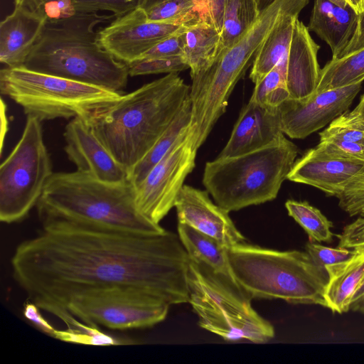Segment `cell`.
<instances>
[{
  "mask_svg": "<svg viewBox=\"0 0 364 364\" xmlns=\"http://www.w3.org/2000/svg\"><path fill=\"white\" fill-rule=\"evenodd\" d=\"M317 147L324 152L336 156L364 161V145L363 144L327 139L320 140Z\"/></svg>",
  "mask_w": 364,
  "mask_h": 364,
  "instance_id": "obj_40",
  "label": "cell"
},
{
  "mask_svg": "<svg viewBox=\"0 0 364 364\" xmlns=\"http://www.w3.org/2000/svg\"><path fill=\"white\" fill-rule=\"evenodd\" d=\"M275 0H256L259 11L261 12L269 5H271Z\"/></svg>",
  "mask_w": 364,
  "mask_h": 364,
  "instance_id": "obj_50",
  "label": "cell"
},
{
  "mask_svg": "<svg viewBox=\"0 0 364 364\" xmlns=\"http://www.w3.org/2000/svg\"><path fill=\"white\" fill-rule=\"evenodd\" d=\"M301 10L283 14L259 48L250 74L255 84L288 55L294 23Z\"/></svg>",
  "mask_w": 364,
  "mask_h": 364,
  "instance_id": "obj_23",
  "label": "cell"
},
{
  "mask_svg": "<svg viewBox=\"0 0 364 364\" xmlns=\"http://www.w3.org/2000/svg\"><path fill=\"white\" fill-rule=\"evenodd\" d=\"M229 0H197L198 12L204 21L211 23L220 31L223 14Z\"/></svg>",
  "mask_w": 364,
  "mask_h": 364,
  "instance_id": "obj_42",
  "label": "cell"
},
{
  "mask_svg": "<svg viewBox=\"0 0 364 364\" xmlns=\"http://www.w3.org/2000/svg\"><path fill=\"white\" fill-rule=\"evenodd\" d=\"M363 145H364V141H363Z\"/></svg>",
  "mask_w": 364,
  "mask_h": 364,
  "instance_id": "obj_53",
  "label": "cell"
},
{
  "mask_svg": "<svg viewBox=\"0 0 364 364\" xmlns=\"http://www.w3.org/2000/svg\"><path fill=\"white\" fill-rule=\"evenodd\" d=\"M338 198L340 208L350 216H364V167Z\"/></svg>",
  "mask_w": 364,
  "mask_h": 364,
  "instance_id": "obj_36",
  "label": "cell"
},
{
  "mask_svg": "<svg viewBox=\"0 0 364 364\" xmlns=\"http://www.w3.org/2000/svg\"><path fill=\"white\" fill-rule=\"evenodd\" d=\"M164 1L165 0H139L138 6L144 9V10H147Z\"/></svg>",
  "mask_w": 364,
  "mask_h": 364,
  "instance_id": "obj_47",
  "label": "cell"
},
{
  "mask_svg": "<svg viewBox=\"0 0 364 364\" xmlns=\"http://www.w3.org/2000/svg\"><path fill=\"white\" fill-rule=\"evenodd\" d=\"M259 14L256 0H229L223 14L216 55L235 43L251 28Z\"/></svg>",
  "mask_w": 364,
  "mask_h": 364,
  "instance_id": "obj_28",
  "label": "cell"
},
{
  "mask_svg": "<svg viewBox=\"0 0 364 364\" xmlns=\"http://www.w3.org/2000/svg\"><path fill=\"white\" fill-rule=\"evenodd\" d=\"M364 48V12L358 14L354 33L345 49L338 57H342L357 50Z\"/></svg>",
  "mask_w": 364,
  "mask_h": 364,
  "instance_id": "obj_44",
  "label": "cell"
},
{
  "mask_svg": "<svg viewBox=\"0 0 364 364\" xmlns=\"http://www.w3.org/2000/svg\"><path fill=\"white\" fill-rule=\"evenodd\" d=\"M364 80V48L333 58L321 69L315 93L362 82Z\"/></svg>",
  "mask_w": 364,
  "mask_h": 364,
  "instance_id": "obj_27",
  "label": "cell"
},
{
  "mask_svg": "<svg viewBox=\"0 0 364 364\" xmlns=\"http://www.w3.org/2000/svg\"><path fill=\"white\" fill-rule=\"evenodd\" d=\"M189 256L178 235L43 224L15 249L13 277L31 301L60 319L85 294L132 289L171 306L188 302Z\"/></svg>",
  "mask_w": 364,
  "mask_h": 364,
  "instance_id": "obj_1",
  "label": "cell"
},
{
  "mask_svg": "<svg viewBox=\"0 0 364 364\" xmlns=\"http://www.w3.org/2000/svg\"><path fill=\"white\" fill-rule=\"evenodd\" d=\"M353 112L364 121V95L361 97L359 103L354 108Z\"/></svg>",
  "mask_w": 364,
  "mask_h": 364,
  "instance_id": "obj_49",
  "label": "cell"
},
{
  "mask_svg": "<svg viewBox=\"0 0 364 364\" xmlns=\"http://www.w3.org/2000/svg\"><path fill=\"white\" fill-rule=\"evenodd\" d=\"M287 58L288 55L255 83L250 100L260 105L278 107L289 99V92L286 85Z\"/></svg>",
  "mask_w": 364,
  "mask_h": 364,
  "instance_id": "obj_30",
  "label": "cell"
},
{
  "mask_svg": "<svg viewBox=\"0 0 364 364\" xmlns=\"http://www.w3.org/2000/svg\"><path fill=\"white\" fill-rule=\"evenodd\" d=\"M65 152L77 171L106 183L129 180V173L119 164L95 135L88 122L73 118L65 126Z\"/></svg>",
  "mask_w": 364,
  "mask_h": 364,
  "instance_id": "obj_15",
  "label": "cell"
},
{
  "mask_svg": "<svg viewBox=\"0 0 364 364\" xmlns=\"http://www.w3.org/2000/svg\"><path fill=\"white\" fill-rule=\"evenodd\" d=\"M169 307L140 291L109 289L73 298L60 319L67 326L74 316L85 323L112 330L144 328L163 321Z\"/></svg>",
  "mask_w": 364,
  "mask_h": 364,
  "instance_id": "obj_11",
  "label": "cell"
},
{
  "mask_svg": "<svg viewBox=\"0 0 364 364\" xmlns=\"http://www.w3.org/2000/svg\"><path fill=\"white\" fill-rule=\"evenodd\" d=\"M319 48L307 26L297 18L287 58L286 85L289 99L305 100L315 93L321 73L317 58Z\"/></svg>",
  "mask_w": 364,
  "mask_h": 364,
  "instance_id": "obj_20",
  "label": "cell"
},
{
  "mask_svg": "<svg viewBox=\"0 0 364 364\" xmlns=\"http://www.w3.org/2000/svg\"><path fill=\"white\" fill-rule=\"evenodd\" d=\"M298 154L284 134L257 150L205 164L203 183L215 203L228 211L273 200Z\"/></svg>",
  "mask_w": 364,
  "mask_h": 364,
  "instance_id": "obj_6",
  "label": "cell"
},
{
  "mask_svg": "<svg viewBox=\"0 0 364 364\" xmlns=\"http://www.w3.org/2000/svg\"><path fill=\"white\" fill-rule=\"evenodd\" d=\"M284 133L278 107L251 100L242 108L230 136L218 157H231L269 145Z\"/></svg>",
  "mask_w": 364,
  "mask_h": 364,
  "instance_id": "obj_18",
  "label": "cell"
},
{
  "mask_svg": "<svg viewBox=\"0 0 364 364\" xmlns=\"http://www.w3.org/2000/svg\"><path fill=\"white\" fill-rule=\"evenodd\" d=\"M350 310L364 314V294L350 304Z\"/></svg>",
  "mask_w": 364,
  "mask_h": 364,
  "instance_id": "obj_46",
  "label": "cell"
},
{
  "mask_svg": "<svg viewBox=\"0 0 364 364\" xmlns=\"http://www.w3.org/2000/svg\"><path fill=\"white\" fill-rule=\"evenodd\" d=\"M40 309L33 302H27L23 307V316L37 328L53 337L55 328L42 316Z\"/></svg>",
  "mask_w": 364,
  "mask_h": 364,
  "instance_id": "obj_43",
  "label": "cell"
},
{
  "mask_svg": "<svg viewBox=\"0 0 364 364\" xmlns=\"http://www.w3.org/2000/svg\"><path fill=\"white\" fill-rule=\"evenodd\" d=\"M53 338L68 343L88 346H107L132 344L130 340L119 338L102 332L98 326L82 322L76 328L56 329Z\"/></svg>",
  "mask_w": 364,
  "mask_h": 364,
  "instance_id": "obj_32",
  "label": "cell"
},
{
  "mask_svg": "<svg viewBox=\"0 0 364 364\" xmlns=\"http://www.w3.org/2000/svg\"><path fill=\"white\" fill-rule=\"evenodd\" d=\"M188 24H184L179 31L157 43L145 53L140 59L183 55L184 31Z\"/></svg>",
  "mask_w": 364,
  "mask_h": 364,
  "instance_id": "obj_39",
  "label": "cell"
},
{
  "mask_svg": "<svg viewBox=\"0 0 364 364\" xmlns=\"http://www.w3.org/2000/svg\"><path fill=\"white\" fill-rule=\"evenodd\" d=\"M333 139L363 144L364 121L353 111L345 112L320 133V140Z\"/></svg>",
  "mask_w": 364,
  "mask_h": 364,
  "instance_id": "obj_33",
  "label": "cell"
},
{
  "mask_svg": "<svg viewBox=\"0 0 364 364\" xmlns=\"http://www.w3.org/2000/svg\"><path fill=\"white\" fill-rule=\"evenodd\" d=\"M220 31L211 23L198 19L184 31L183 57L193 77L206 69L216 56Z\"/></svg>",
  "mask_w": 364,
  "mask_h": 364,
  "instance_id": "obj_25",
  "label": "cell"
},
{
  "mask_svg": "<svg viewBox=\"0 0 364 364\" xmlns=\"http://www.w3.org/2000/svg\"><path fill=\"white\" fill-rule=\"evenodd\" d=\"M46 16L26 6H14L0 23V61L6 67L23 66L39 41Z\"/></svg>",
  "mask_w": 364,
  "mask_h": 364,
  "instance_id": "obj_19",
  "label": "cell"
},
{
  "mask_svg": "<svg viewBox=\"0 0 364 364\" xmlns=\"http://www.w3.org/2000/svg\"><path fill=\"white\" fill-rule=\"evenodd\" d=\"M306 252L318 266L325 269L326 267L348 260L355 254V250L339 247H329L310 240L306 245Z\"/></svg>",
  "mask_w": 364,
  "mask_h": 364,
  "instance_id": "obj_37",
  "label": "cell"
},
{
  "mask_svg": "<svg viewBox=\"0 0 364 364\" xmlns=\"http://www.w3.org/2000/svg\"><path fill=\"white\" fill-rule=\"evenodd\" d=\"M191 102L186 100L171 124L156 141L149 151L130 171L129 181L136 187L171 148L190 131Z\"/></svg>",
  "mask_w": 364,
  "mask_h": 364,
  "instance_id": "obj_26",
  "label": "cell"
},
{
  "mask_svg": "<svg viewBox=\"0 0 364 364\" xmlns=\"http://www.w3.org/2000/svg\"><path fill=\"white\" fill-rule=\"evenodd\" d=\"M53 165L41 122L28 116L21 136L0 166V220L22 221L37 205Z\"/></svg>",
  "mask_w": 364,
  "mask_h": 364,
  "instance_id": "obj_10",
  "label": "cell"
},
{
  "mask_svg": "<svg viewBox=\"0 0 364 364\" xmlns=\"http://www.w3.org/2000/svg\"><path fill=\"white\" fill-rule=\"evenodd\" d=\"M358 14L346 0H315L307 28L331 48L338 58L356 27Z\"/></svg>",
  "mask_w": 364,
  "mask_h": 364,
  "instance_id": "obj_21",
  "label": "cell"
},
{
  "mask_svg": "<svg viewBox=\"0 0 364 364\" xmlns=\"http://www.w3.org/2000/svg\"><path fill=\"white\" fill-rule=\"evenodd\" d=\"M196 152L189 131L135 187L136 207L149 220L159 225L175 206L186 178L196 166Z\"/></svg>",
  "mask_w": 364,
  "mask_h": 364,
  "instance_id": "obj_12",
  "label": "cell"
},
{
  "mask_svg": "<svg viewBox=\"0 0 364 364\" xmlns=\"http://www.w3.org/2000/svg\"><path fill=\"white\" fill-rule=\"evenodd\" d=\"M348 1L358 14L364 12V0H348Z\"/></svg>",
  "mask_w": 364,
  "mask_h": 364,
  "instance_id": "obj_48",
  "label": "cell"
},
{
  "mask_svg": "<svg viewBox=\"0 0 364 364\" xmlns=\"http://www.w3.org/2000/svg\"><path fill=\"white\" fill-rule=\"evenodd\" d=\"M77 13H97L107 11L121 16L139 5V0H75Z\"/></svg>",
  "mask_w": 364,
  "mask_h": 364,
  "instance_id": "obj_38",
  "label": "cell"
},
{
  "mask_svg": "<svg viewBox=\"0 0 364 364\" xmlns=\"http://www.w3.org/2000/svg\"><path fill=\"white\" fill-rule=\"evenodd\" d=\"M177 73L122 95L89 122L93 132L128 173L149 151L189 97Z\"/></svg>",
  "mask_w": 364,
  "mask_h": 364,
  "instance_id": "obj_2",
  "label": "cell"
},
{
  "mask_svg": "<svg viewBox=\"0 0 364 364\" xmlns=\"http://www.w3.org/2000/svg\"><path fill=\"white\" fill-rule=\"evenodd\" d=\"M188 284V303L202 328L231 342L262 343L274 336L273 326L252 306V299L206 265L190 259Z\"/></svg>",
  "mask_w": 364,
  "mask_h": 364,
  "instance_id": "obj_9",
  "label": "cell"
},
{
  "mask_svg": "<svg viewBox=\"0 0 364 364\" xmlns=\"http://www.w3.org/2000/svg\"><path fill=\"white\" fill-rule=\"evenodd\" d=\"M129 179L111 183L78 171L53 173L36 205L43 224L63 223L134 233L165 230L138 210Z\"/></svg>",
  "mask_w": 364,
  "mask_h": 364,
  "instance_id": "obj_3",
  "label": "cell"
},
{
  "mask_svg": "<svg viewBox=\"0 0 364 364\" xmlns=\"http://www.w3.org/2000/svg\"><path fill=\"white\" fill-rule=\"evenodd\" d=\"M360 87L358 82L305 100H287L278 107L282 132L291 139L306 138L346 112Z\"/></svg>",
  "mask_w": 364,
  "mask_h": 364,
  "instance_id": "obj_14",
  "label": "cell"
},
{
  "mask_svg": "<svg viewBox=\"0 0 364 364\" xmlns=\"http://www.w3.org/2000/svg\"><path fill=\"white\" fill-rule=\"evenodd\" d=\"M151 21L168 23H188L201 18L197 0H165L145 10Z\"/></svg>",
  "mask_w": 364,
  "mask_h": 364,
  "instance_id": "obj_31",
  "label": "cell"
},
{
  "mask_svg": "<svg viewBox=\"0 0 364 364\" xmlns=\"http://www.w3.org/2000/svg\"><path fill=\"white\" fill-rule=\"evenodd\" d=\"M0 91L41 122L80 117L90 122L122 94L41 73L23 66L0 71Z\"/></svg>",
  "mask_w": 364,
  "mask_h": 364,
  "instance_id": "obj_8",
  "label": "cell"
},
{
  "mask_svg": "<svg viewBox=\"0 0 364 364\" xmlns=\"http://www.w3.org/2000/svg\"><path fill=\"white\" fill-rule=\"evenodd\" d=\"M338 237L339 247L355 249L364 247V216L347 225Z\"/></svg>",
  "mask_w": 364,
  "mask_h": 364,
  "instance_id": "obj_41",
  "label": "cell"
},
{
  "mask_svg": "<svg viewBox=\"0 0 364 364\" xmlns=\"http://www.w3.org/2000/svg\"><path fill=\"white\" fill-rule=\"evenodd\" d=\"M128 67L129 75L132 77L159 73L168 74L189 68L183 55L142 58L128 65Z\"/></svg>",
  "mask_w": 364,
  "mask_h": 364,
  "instance_id": "obj_34",
  "label": "cell"
},
{
  "mask_svg": "<svg viewBox=\"0 0 364 364\" xmlns=\"http://www.w3.org/2000/svg\"><path fill=\"white\" fill-rule=\"evenodd\" d=\"M309 0H275L260 12L251 28L232 46L220 52L203 71L191 77L192 114L198 122L215 124L225 113L238 80L252 64L255 55L280 16L303 9Z\"/></svg>",
  "mask_w": 364,
  "mask_h": 364,
  "instance_id": "obj_7",
  "label": "cell"
},
{
  "mask_svg": "<svg viewBox=\"0 0 364 364\" xmlns=\"http://www.w3.org/2000/svg\"><path fill=\"white\" fill-rule=\"evenodd\" d=\"M114 15L76 13L48 21L26 60V68L122 94L129 75L128 65L105 50L98 41L100 23Z\"/></svg>",
  "mask_w": 364,
  "mask_h": 364,
  "instance_id": "obj_4",
  "label": "cell"
},
{
  "mask_svg": "<svg viewBox=\"0 0 364 364\" xmlns=\"http://www.w3.org/2000/svg\"><path fill=\"white\" fill-rule=\"evenodd\" d=\"M174 207L179 223L186 224L214 238L228 249L246 241L230 218L229 213L215 204L207 191L183 185Z\"/></svg>",
  "mask_w": 364,
  "mask_h": 364,
  "instance_id": "obj_16",
  "label": "cell"
},
{
  "mask_svg": "<svg viewBox=\"0 0 364 364\" xmlns=\"http://www.w3.org/2000/svg\"><path fill=\"white\" fill-rule=\"evenodd\" d=\"M348 260L328 266V282L324 298L327 308L334 314L350 310L353 297L364 278V247L355 248Z\"/></svg>",
  "mask_w": 364,
  "mask_h": 364,
  "instance_id": "obj_22",
  "label": "cell"
},
{
  "mask_svg": "<svg viewBox=\"0 0 364 364\" xmlns=\"http://www.w3.org/2000/svg\"><path fill=\"white\" fill-rule=\"evenodd\" d=\"M363 167V161L336 156L316 146L295 161L287 179L338 198Z\"/></svg>",
  "mask_w": 364,
  "mask_h": 364,
  "instance_id": "obj_17",
  "label": "cell"
},
{
  "mask_svg": "<svg viewBox=\"0 0 364 364\" xmlns=\"http://www.w3.org/2000/svg\"><path fill=\"white\" fill-rule=\"evenodd\" d=\"M9 129V119L7 117V106L3 98H1V134L0 151L2 152L4 141Z\"/></svg>",
  "mask_w": 364,
  "mask_h": 364,
  "instance_id": "obj_45",
  "label": "cell"
},
{
  "mask_svg": "<svg viewBox=\"0 0 364 364\" xmlns=\"http://www.w3.org/2000/svg\"><path fill=\"white\" fill-rule=\"evenodd\" d=\"M285 207L289 215L306 231L310 240L319 242L332 241L333 224L318 209L306 201L294 200H288Z\"/></svg>",
  "mask_w": 364,
  "mask_h": 364,
  "instance_id": "obj_29",
  "label": "cell"
},
{
  "mask_svg": "<svg viewBox=\"0 0 364 364\" xmlns=\"http://www.w3.org/2000/svg\"><path fill=\"white\" fill-rule=\"evenodd\" d=\"M228 257L238 284L252 299L327 308L328 274L306 252L279 251L245 242L229 248Z\"/></svg>",
  "mask_w": 364,
  "mask_h": 364,
  "instance_id": "obj_5",
  "label": "cell"
},
{
  "mask_svg": "<svg viewBox=\"0 0 364 364\" xmlns=\"http://www.w3.org/2000/svg\"><path fill=\"white\" fill-rule=\"evenodd\" d=\"M26 6L44 14L48 21H58L75 15V0H14V6Z\"/></svg>",
  "mask_w": 364,
  "mask_h": 364,
  "instance_id": "obj_35",
  "label": "cell"
},
{
  "mask_svg": "<svg viewBox=\"0 0 364 364\" xmlns=\"http://www.w3.org/2000/svg\"><path fill=\"white\" fill-rule=\"evenodd\" d=\"M363 294H364V278L353 297L352 303L354 302L355 301H356L357 299H358Z\"/></svg>",
  "mask_w": 364,
  "mask_h": 364,
  "instance_id": "obj_51",
  "label": "cell"
},
{
  "mask_svg": "<svg viewBox=\"0 0 364 364\" xmlns=\"http://www.w3.org/2000/svg\"><path fill=\"white\" fill-rule=\"evenodd\" d=\"M184 24L149 21L146 11L137 6L100 30L98 41L116 59L129 65Z\"/></svg>",
  "mask_w": 364,
  "mask_h": 364,
  "instance_id": "obj_13",
  "label": "cell"
},
{
  "mask_svg": "<svg viewBox=\"0 0 364 364\" xmlns=\"http://www.w3.org/2000/svg\"><path fill=\"white\" fill-rule=\"evenodd\" d=\"M346 1H347L349 3L348 0H346Z\"/></svg>",
  "mask_w": 364,
  "mask_h": 364,
  "instance_id": "obj_52",
  "label": "cell"
},
{
  "mask_svg": "<svg viewBox=\"0 0 364 364\" xmlns=\"http://www.w3.org/2000/svg\"><path fill=\"white\" fill-rule=\"evenodd\" d=\"M178 235L190 259L239 285L231 268L228 248L186 224L178 223Z\"/></svg>",
  "mask_w": 364,
  "mask_h": 364,
  "instance_id": "obj_24",
  "label": "cell"
}]
</instances>
